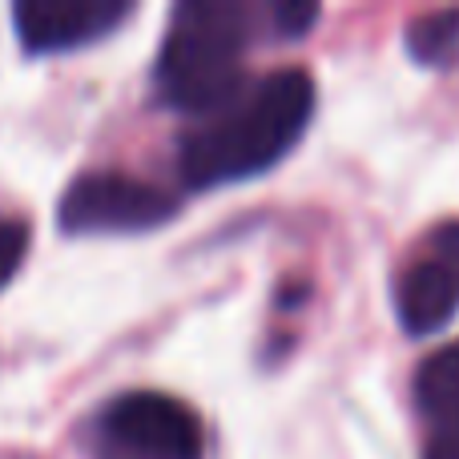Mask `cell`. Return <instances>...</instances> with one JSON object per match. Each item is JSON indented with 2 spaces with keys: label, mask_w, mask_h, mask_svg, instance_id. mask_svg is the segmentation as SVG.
<instances>
[{
  "label": "cell",
  "mask_w": 459,
  "mask_h": 459,
  "mask_svg": "<svg viewBox=\"0 0 459 459\" xmlns=\"http://www.w3.org/2000/svg\"><path fill=\"white\" fill-rule=\"evenodd\" d=\"M315 113V77L307 69H274L242 89V97L206 117L178 145V174L190 190L266 174L307 134Z\"/></svg>",
  "instance_id": "1"
},
{
  "label": "cell",
  "mask_w": 459,
  "mask_h": 459,
  "mask_svg": "<svg viewBox=\"0 0 459 459\" xmlns=\"http://www.w3.org/2000/svg\"><path fill=\"white\" fill-rule=\"evenodd\" d=\"M254 37V8L242 0H182L158 53V85L174 109L214 117L242 97V53Z\"/></svg>",
  "instance_id": "2"
},
{
  "label": "cell",
  "mask_w": 459,
  "mask_h": 459,
  "mask_svg": "<svg viewBox=\"0 0 459 459\" xmlns=\"http://www.w3.org/2000/svg\"><path fill=\"white\" fill-rule=\"evenodd\" d=\"M202 420L174 395L129 391L93 420V459H202Z\"/></svg>",
  "instance_id": "3"
},
{
  "label": "cell",
  "mask_w": 459,
  "mask_h": 459,
  "mask_svg": "<svg viewBox=\"0 0 459 459\" xmlns=\"http://www.w3.org/2000/svg\"><path fill=\"white\" fill-rule=\"evenodd\" d=\"M178 214L166 190L129 174H81L56 206V226L65 234H142Z\"/></svg>",
  "instance_id": "4"
},
{
  "label": "cell",
  "mask_w": 459,
  "mask_h": 459,
  "mask_svg": "<svg viewBox=\"0 0 459 459\" xmlns=\"http://www.w3.org/2000/svg\"><path fill=\"white\" fill-rule=\"evenodd\" d=\"M395 307L407 334L415 339L444 331L459 315V218L439 222L423 250L407 262V270L399 274Z\"/></svg>",
  "instance_id": "5"
},
{
  "label": "cell",
  "mask_w": 459,
  "mask_h": 459,
  "mask_svg": "<svg viewBox=\"0 0 459 459\" xmlns=\"http://www.w3.org/2000/svg\"><path fill=\"white\" fill-rule=\"evenodd\" d=\"M134 16V0H16V37L29 53H69L93 45Z\"/></svg>",
  "instance_id": "6"
},
{
  "label": "cell",
  "mask_w": 459,
  "mask_h": 459,
  "mask_svg": "<svg viewBox=\"0 0 459 459\" xmlns=\"http://www.w3.org/2000/svg\"><path fill=\"white\" fill-rule=\"evenodd\" d=\"M415 399L431 428L428 459H459V342L420 367Z\"/></svg>",
  "instance_id": "7"
},
{
  "label": "cell",
  "mask_w": 459,
  "mask_h": 459,
  "mask_svg": "<svg viewBox=\"0 0 459 459\" xmlns=\"http://www.w3.org/2000/svg\"><path fill=\"white\" fill-rule=\"evenodd\" d=\"M407 48L423 65H447L459 53V8L423 13L407 24Z\"/></svg>",
  "instance_id": "8"
},
{
  "label": "cell",
  "mask_w": 459,
  "mask_h": 459,
  "mask_svg": "<svg viewBox=\"0 0 459 459\" xmlns=\"http://www.w3.org/2000/svg\"><path fill=\"white\" fill-rule=\"evenodd\" d=\"M32 242V230L21 218H0V290L8 286V278L21 270L24 250Z\"/></svg>",
  "instance_id": "9"
},
{
  "label": "cell",
  "mask_w": 459,
  "mask_h": 459,
  "mask_svg": "<svg viewBox=\"0 0 459 459\" xmlns=\"http://www.w3.org/2000/svg\"><path fill=\"white\" fill-rule=\"evenodd\" d=\"M270 21H274L278 37H302V32L318 21V4H307V0H278V4H270Z\"/></svg>",
  "instance_id": "10"
}]
</instances>
